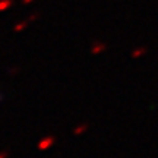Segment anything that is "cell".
Listing matches in <instances>:
<instances>
[{"mask_svg": "<svg viewBox=\"0 0 158 158\" xmlns=\"http://www.w3.org/2000/svg\"><path fill=\"white\" fill-rule=\"evenodd\" d=\"M53 143H54V138H53V136H48V138H44L43 141L40 142L38 148L41 149V151H44V149H47V148H50Z\"/></svg>", "mask_w": 158, "mask_h": 158, "instance_id": "obj_1", "label": "cell"}, {"mask_svg": "<svg viewBox=\"0 0 158 158\" xmlns=\"http://www.w3.org/2000/svg\"><path fill=\"white\" fill-rule=\"evenodd\" d=\"M107 48L106 47V44H100V43H97V44L92 45V48H91V51H92V54H98V53H101V51H104Z\"/></svg>", "mask_w": 158, "mask_h": 158, "instance_id": "obj_2", "label": "cell"}, {"mask_svg": "<svg viewBox=\"0 0 158 158\" xmlns=\"http://www.w3.org/2000/svg\"><path fill=\"white\" fill-rule=\"evenodd\" d=\"M145 53H147V48H145V47H142V48L139 47L138 50H135L133 53H132V57H133V59H138L139 56H143Z\"/></svg>", "mask_w": 158, "mask_h": 158, "instance_id": "obj_3", "label": "cell"}, {"mask_svg": "<svg viewBox=\"0 0 158 158\" xmlns=\"http://www.w3.org/2000/svg\"><path fill=\"white\" fill-rule=\"evenodd\" d=\"M86 129H88V126H86V124H81V126H78V127L73 130V133L75 135H81V133H84Z\"/></svg>", "mask_w": 158, "mask_h": 158, "instance_id": "obj_4", "label": "cell"}, {"mask_svg": "<svg viewBox=\"0 0 158 158\" xmlns=\"http://www.w3.org/2000/svg\"><path fill=\"white\" fill-rule=\"evenodd\" d=\"M7 155H9V152H0V158H7Z\"/></svg>", "mask_w": 158, "mask_h": 158, "instance_id": "obj_5", "label": "cell"}, {"mask_svg": "<svg viewBox=\"0 0 158 158\" xmlns=\"http://www.w3.org/2000/svg\"><path fill=\"white\" fill-rule=\"evenodd\" d=\"M0 100H2V95H0Z\"/></svg>", "mask_w": 158, "mask_h": 158, "instance_id": "obj_6", "label": "cell"}]
</instances>
